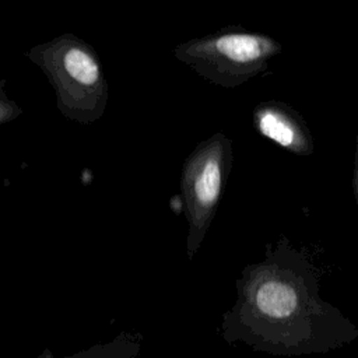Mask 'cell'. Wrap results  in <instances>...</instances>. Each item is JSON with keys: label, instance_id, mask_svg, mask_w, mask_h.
Wrapping results in <instances>:
<instances>
[{"label": "cell", "instance_id": "1", "mask_svg": "<svg viewBox=\"0 0 358 358\" xmlns=\"http://www.w3.org/2000/svg\"><path fill=\"white\" fill-rule=\"evenodd\" d=\"M320 270L287 236L267 243L235 281L220 336L275 357L324 354L358 338V327L319 294Z\"/></svg>", "mask_w": 358, "mask_h": 358}, {"label": "cell", "instance_id": "2", "mask_svg": "<svg viewBox=\"0 0 358 358\" xmlns=\"http://www.w3.org/2000/svg\"><path fill=\"white\" fill-rule=\"evenodd\" d=\"M25 56L48 78L64 117L92 124L103 116L109 85L101 59L87 41L64 32L31 46Z\"/></svg>", "mask_w": 358, "mask_h": 358}, {"label": "cell", "instance_id": "3", "mask_svg": "<svg viewBox=\"0 0 358 358\" xmlns=\"http://www.w3.org/2000/svg\"><path fill=\"white\" fill-rule=\"evenodd\" d=\"M282 45L270 35L227 27L192 38L172 49L173 57L206 81L234 90L263 74Z\"/></svg>", "mask_w": 358, "mask_h": 358}, {"label": "cell", "instance_id": "4", "mask_svg": "<svg viewBox=\"0 0 358 358\" xmlns=\"http://www.w3.org/2000/svg\"><path fill=\"white\" fill-rule=\"evenodd\" d=\"M234 164L232 140L217 131L196 144L182 165L180 203L187 222L186 256L201 248L217 214Z\"/></svg>", "mask_w": 358, "mask_h": 358}, {"label": "cell", "instance_id": "5", "mask_svg": "<svg viewBox=\"0 0 358 358\" xmlns=\"http://www.w3.org/2000/svg\"><path fill=\"white\" fill-rule=\"evenodd\" d=\"M252 122L259 136L298 157L315 151V138L303 116L282 101H262L252 110Z\"/></svg>", "mask_w": 358, "mask_h": 358}, {"label": "cell", "instance_id": "6", "mask_svg": "<svg viewBox=\"0 0 358 358\" xmlns=\"http://www.w3.org/2000/svg\"><path fill=\"white\" fill-rule=\"evenodd\" d=\"M7 80L0 78V126L22 115V108L7 94Z\"/></svg>", "mask_w": 358, "mask_h": 358}, {"label": "cell", "instance_id": "7", "mask_svg": "<svg viewBox=\"0 0 358 358\" xmlns=\"http://www.w3.org/2000/svg\"><path fill=\"white\" fill-rule=\"evenodd\" d=\"M352 192L358 208V131L355 134V150H354V164H352Z\"/></svg>", "mask_w": 358, "mask_h": 358}]
</instances>
